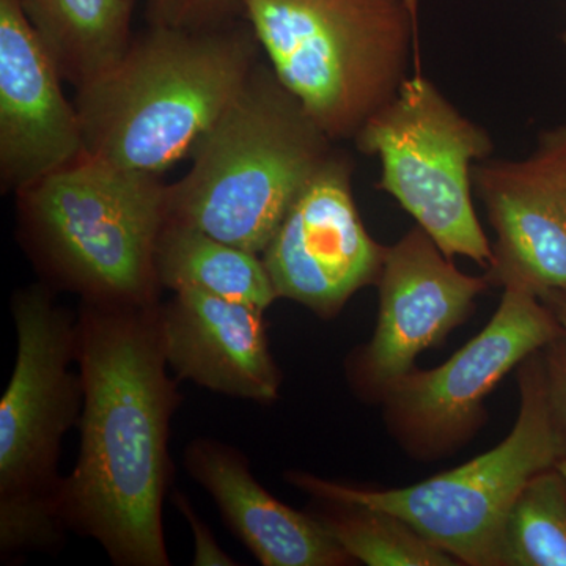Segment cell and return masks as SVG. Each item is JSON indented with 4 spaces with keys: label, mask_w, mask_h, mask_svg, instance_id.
<instances>
[{
    "label": "cell",
    "mask_w": 566,
    "mask_h": 566,
    "mask_svg": "<svg viewBox=\"0 0 566 566\" xmlns=\"http://www.w3.org/2000/svg\"><path fill=\"white\" fill-rule=\"evenodd\" d=\"M159 308L82 301L76 319L84 400L80 457L62 483V517L118 566L170 565L163 504L172 483L170 424L181 395L167 374Z\"/></svg>",
    "instance_id": "1"
},
{
    "label": "cell",
    "mask_w": 566,
    "mask_h": 566,
    "mask_svg": "<svg viewBox=\"0 0 566 566\" xmlns=\"http://www.w3.org/2000/svg\"><path fill=\"white\" fill-rule=\"evenodd\" d=\"M248 31L153 24L120 61L77 87L84 155L161 177L191 158L259 62Z\"/></svg>",
    "instance_id": "2"
},
{
    "label": "cell",
    "mask_w": 566,
    "mask_h": 566,
    "mask_svg": "<svg viewBox=\"0 0 566 566\" xmlns=\"http://www.w3.org/2000/svg\"><path fill=\"white\" fill-rule=\"evenodd\" d=\"M337 153L303 103L256 62L167 188V222L262 255L301 192Z\"/></svg>",
    "instance_id": "3"
},
{
    "label": "cell",
    "mask_w": 566,
    "mask_h": 566,
    "mask_svg": "<svg viewBox=\"0 0 566 566\" xmlns=\"http://www.w3.org/2000/svg\"><path fill=\"white\" fill-rule=\"evenodd\" d=\"M159 177L82 155L20 196L21 230L55 285L102 304H159Z\"/></svg>",
    "instance_id": "4"
},
{
    "label": "cell",
    "mask_w": 566,
    "mask_h": 566,
    "mask_svg": "<svg viewBox=\"0 0 566 566\" xmlns=\"http://www.w3.org/2000/svg\"><path fill=\"white\" fill-rule=\"evenodd\" d=\"M279 81L334 142L356 139L409 77L408 0H238Z\"/></svg>",
    "instance_id": "5"
},
{
    "label": "cell",
    "mask_w": 566,
    "mask_h": 566,
    "mask_svg": "<svg viewBox=\"0 0 566 566\" xmlns=\"http://www.w3.org/2000/svg\"><path fill=\"white\" fill-rule=\"evenodd\" d=\"M17 359L0 400V551L20 557L61 545L62 439L80 423L82 382L76 319L44 285L20 290L11 303Z\"/></svg>",
    "instance_id": "6"
},
{
    "label": "cell",
    "mask_w": 566,
    "mask_h": 566,
    "mask_svg": "<svg viewBox=\"0 0 566 566\" xmlns=\"http://www.w3.org/2000/svg\"><path fill=\"white\" fill-rule=\"evenodd\" d=\"M536 354V353H535ZM532 354L520 371L515 428L501 444L460 468L395 490H365L290 472L294 486L329 504L400 517L460 564L502 566L506 517L528 480L566 458L547 394L545 365Z\"/></svg>",
    "instance_id": "7"
},
{
    "label": "cell",
    "mask_w": 566,
    "mask_h": 566,
    "mask_svg": "<svg viewBox=\"0 0 566 566\" xmlns=\"http://www.w3.org/2000/svg\"><path fill=\"white\" fill-rule=\"evenodd\" d=\"M357 150L381 164L378 188L392 196L447 256L490 268L493 245L474 210L472 170L493 153L490 133L464 117L417 73L365 123Z\"/></svg>",
    "instance_id": "8"
},
{
    "label": "cell",
    "mask_w": 566,
    "mask_h": 566,
    "mask_svg": "<svg viewBox=\"0 0 566 566\" xmlns=\"http://www.w3.org/2000/svg\"><path fill=\"white\" fill-rule=\"evenodd\" d=\"M485 329L446 364L401 376L387 387L386 419L406 449L420 457L449 452L483 419L488 395L516 365L565 334V326L524 283L505 282Z\"/></svg>",
    "instance_id": "9"
},
{
    "label": "cell",
    "mask_w": 566,
    "mask_h": 566,
    "mask_svg": "<svg viewBox=\"0 0 566 566\" xmlns=\"http://www.w3.org/2000/svg\"><path fill=\"white\" fill-rule=\"evenodd\" d=\"M353 161L337 151L301 192L262 253L279 297L333 318L378 282L386 245L365 229L353 197Z\"/></svg>",
    "instance_id": "10"
},
{
    "label": "cell",
    "mask_w": 566,
    "mask_h": 566,
    "mask_svg": "<svg viewBox=\"0 0 566 566\" xmlns=\"http://www.w3.org/2000/svg\"><path fill=\"white\" fill-rule=\"evenodd\" d=\"M376 283L378 324L370 344L352 363L354 385L376 397L415 370L420 353L441 345L463 324L491 285L486 274L461 273L419 226L387 248Z\"/></svg>",
    "instance_id": "11"
},
{
    "label": "cell",
    "mask_w": 566,
    "mask_h": 566,
    "mask_svg": "<svg viewBox=\"0 0 566 566\" xmlns=\"http://www.w3.org/2000/svg\"><path fill=\"white\" fill-rule=\"evenodd\" d=\"M25 14L21 0H0V180L22 192L84 155L76 104Z\"/></svg>",
    "instance_id": "12"
},
{
    "label": "cell",
    "mask_w": 566,
    "mask_h": 566,
    "mask_svg": "<svg viewBox=\"0 0 566 566\" xmlns=\"http://www.w3.org/2000/svg\"><path fill=\"white\" fill-rule=\"evenodd\" d=\"M264 311L197 290L159 308L164 353L177 379L232 398L271 403L282 374L271 354Z\"/></svg>",
    "instance_id": "13"
},
{
    "label": "cell",
    "mask_w": 566,
    "mask_h": 566,
    "mask_svg": "<svg viewBox=\"0 0 566 566\" xmlns=\"http://www.w3.org/2000/svg\"><path fill=\"white\" fill-rule=\"evenodd\" d=\"M474 191L495 237L493 285L517 281L536 294L566 293V189L542 159L480 161Z\"/></svg>",
    "instance_id": "14"
},
{
    "label": "cell",
    "mask_w": 566,
    "mask_h": 566,
    "mask_svg": "<svg viewBox=\"0 0 566 566\" xmlns=\"http://www.w3.org/2000/svg\"><path fill=\"white\" fill-rule=\"evenodd\" d=\"M189 475L211 494L227 526L263 566H342L353 558L319 517L268 493L233 447L197 439L186 449Z\"/></svg>",
    "instance_id": "15"
},
{
    "label": "cell",
    "mask_w": 566,
    "mask_h": 566,
    "mask_svg": "<svg viewBox=\"0 0 566 566\" xmlns=\"http://www.w3.org/2000/svg\"><path fill=\"white\" fill-rule=\"evenodd\" d=\"M63 80L77 87L109 71L132 43V0H21Z\"/></svg>",
    "instance_id": "16"
},
{
    "label": "cell",
    "mask_w": 566,
    "mask_h": 566,
    "mask_svg": "<svg viewBox=\"0 0 566 566\" xmlns=\"http://www.w3.org/2000/svg\"><path fill=\"white\" fill-rule=\"evenodd\" d=\"M156 266L159 282L174 293L197 290L262 311L279 297L262 255L181 223L166 222Z\"/></svg>",
    "instance_id": "17"
},
{
    "label": "cell",
    "mask_w": 566,
    "mask_h": 566,
    "mask_svg": "<svg viewBox=\"0 0 566 566\" xmlns=\"http://www.w3.org/2000/svg\"><path fill=\"white\" fill-rule=\"evenodd\" d=\"M502 566H566V479L556 468L528 480L506 517Z\"/></svg>",
    "instance_id": "18"
},
{
    "label": "cell",
    "mask_w": 566,
    "mask_h": 566,
    "mask_svg": "<svg viewBox=\"0 0 566 566\" xmlns=\"http://www.w3.org/2000/svg\"><path fill=\"white\" fill-rule=\"evenodd\" d=\"M329 505L319 520L353 560L368 566L460 565L400 517L364 506Z\"/></svg>",
    "instance_id": "19"
},
{
    "label": "cell",
    "mask_w": 566,
    "mask_h": 566,
    "mask_svg": "<svg viewBox=\"0 0 566 566\" xmlns=\"http://www.w3.org/2000/svg\"><path fill=\"white\" fill-rule=\"evenodd\" d=\"M232 9H240L238 0H150L153 24L174 28L219 24Z\"/></svg>",
    "instance_id": "20"
},
{
    "label": "cell",
    "mask_w": 566,
    "mask_h": 566,
    "mask_svg": "<svg viewBox=\"0 0 566 566\" xmlns=\"http://www.w3.org/2000/svg\"><path fill=\"white\" fill-rule=\"evenodd\" d=\"M175 502H177L178 510L181 515H185L188 520L189 526L196 539V546H193V565H222L232 566L237 565V562L232 557L227 556L226 553L216 543L214 536H212L210 527L197 516L193 512L191 504H189L186 495H175Z\"/></svg>",
    "instance_id": "21"
},
{
    "label": "cell",
    "mask_w": 566,
    "mask_h": 566,
    "mask_svg": "<svg viewBox=\"0 0 566 566\" xmlns=\"http://www.w3.org/2000/svg\"><path fill=\"white\" fill-rule=\"evenodd\" d=\"M551 346H553V353L545 370L547 394H549L551 408L566 446V334L553 342Z\"/></svg>",
    "instance_id": "22"
},
{
    "label": "cell",
    "mask_w": 566,
    "mask_h": 566,
    "mask_svg": "<svg viewBox=\"0 0 566 566\" xmlns=\"http://www.w3.org/2000/svg\"><path fill=\"white\" fill-rule=\"evenodd\" d=\"M534 155L549 167L566 189V125L543 133Z\"/></svg>",
    "instance_id": "23"
},
{
    "label": "cell",
    "mask_w": 566,
    "mask_h": 566,
    "mask_svg": "<svg viewBox=\"0 0 566 566\" xmlns=\"http://www.w3.org/2000/svg\"><path fill=\"white\" fill-rule=\"evenodd\" d=\"M538 296L553 308L554 314L557 315V318L560 319L566 329V293L547 292L538 294Z\"/></svg>",
    "instance_id": "24"
},
{
    "label": "cell",
    "mask_w": 566,
    "mask_h": 566,
    "mask_svg": "<svg viewBox=\"0 0 566 566\" xmlns=\"http://www.w3.org/2000/svg\"><path fill=\"white\" fill-rule=\"evenodd\" d=\"M557 469H558V471L562 472V475H564L566 479V458H564V460L558 461Z\"/></svg>",
    "instance_id": "25"
},
{
    "label": "cell",
    "mask_w": 566,
    "mask_h": 566,
    "mask_svg": "<svg viewBox=\"0 0 566 566\" xmlns=\"http://www.w3.org/2000/svg\"><path fill=\"white\" fill-rule=\"evenodd\" d=\"M562 40H564V43L566 44V31L564 33V39H562Z\"/></svg>",
    "instance_id": "26"
},
{
    "label": "cell",
    "mask_w": 566,
    "mask_h": 566,
    "mask_svg": "<svg viewBox=\"0 0 566 566\" xmlns=\"http://www.w3.org/2000/svg\"><path fill=\"white\" fill-rule=\"evenodd\" d=\"M132 2H134V0H132Z\"/></svg>",
    "instance_id": "27"
}]
</instances>
